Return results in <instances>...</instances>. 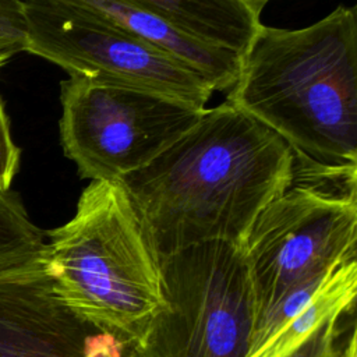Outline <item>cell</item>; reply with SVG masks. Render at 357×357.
I'll list each match as a JSON object with an SVG mask.
<instances>
[{
	"mask_svg": "<svg viewBox=\"0 0 357 357\" xmlns=\"http://www.w3.org/2000/svg\"><path fill=\"white\" fill-rule=\"evenodd\" d=\"M293 167L278 134L225 100L119 183L163 258L205 241L245 244L261 211L290 187Z\"/></svg>",
	"mask_w": 357,
	"mask_h": 357,
	"instance_id": "cell-1",
	"label": "cell"
},
{
	"mask_svg": "<svg viewBox=\"0 0 357 357\" xmlns=\"http://www.w3.org/2000/svg\"><path fill=\"white\" fill-rule=\"evenodd\" d=\"M226 102L296 155L357 166V14L339 6L296 29L259 25Z\"/></svg>",
	"mask_w": 357,
	"mask_h": 357,
	"instance_id": "cell-2",
	"label": "cell"
},
{
	"mask_svg": "<svg viewBox=\"0 0 357 357\" xmlns=\"http://www.w3.org/2000/svg\"><path fill=\"white\" fill-rule=\"evenodd\" d=\"M46 234L43 269L60 301L128 350L166 308L160 259L119 181L92 180Z\"/></svg>",
	"mask_w": 357,
	"mask_h": 357,
	"instance_id": "cell-3",
	"label": "cell"
},
{
	"mask_svg": "<svg viewBox=\"0 0 357 357\" xmlns=\"http://www.w3.org/2000/svg\"><path fill=\"white\" fill-rule=\"evenodd\" d=\"M356 243L357 166L294 153L290 187L261 211L244 244L255 317L294 283L354 259Z\"/></svg>",
	"mask_w": 357,
	"mask_h": 357,
	"instance_id": "cell-4",
	"label": "cell"
},
{
	"mask_svg": "<svg viewBox=\"0 0 357 357\" xmlns=\"http://www.w3.org/2000/svg\"><path fill=\"white\" fill-rule=\"evenodd\" d=\"M159 259L166 308L128 357H247L255 296L244 244L205 241Z\"/></svg>",
	"mask_w": 357,
	"mask_h": 357,
	"instance_id": "cell-5",
	"label": "cell"
},
{
	"mask_svg": "<svg viewBox=\"0 0 357 357\" xmlns=\"http://www.w3.org/2000/svg\"><path fill=\"white\" fill-rule=\"evenodd\" d=\"M60 144L81 178L119 181L149 165L204 110L146 89L68 77L60 85Z\"/></svg>",
	"mask_w": 357,
	"mask_h": 357,
	"instance_id": "cell-6",
	"label": "cell"
},
{
	"mask_svg": "<svg viewBox=\"0 0 357 357\" xmlns=\"http://www.w3.org/2000/svg\"><path fill=\"white\" fill-rule=\"evenodd\" d=\"M25 52L98 82L152 91L205 109L213 88L185 64L114 24L56 0H22Z\"/></svg>",
	"mask_w": 357,
	"mask_h": 357,
	"instance_id": "cell-7",
	"label": "cell"
},
{
	"mask_svg": "<svg viewBox=\"0 0 357 357\" xmlns=\"http://www.w3.org/2000/svg\"><path fill=\"white\" fill-rule=\"evenodd\" d=\"M124 350L60 301L43 262L0 275V357H123Z\"/></svg>",
	"mask_w": 357,
	"mask_h": 357,
	"instance_id": "cell-8",
	"label": "cell"
},
{
	"mask_svg": "<svg viewBox=\"0 0 357 357\" xmlns=\"http://www.w3.org/2000/svg\"><path fill=\"white\" fill-rule=\"evenodd\" d=\"M89 11L165 52L201 75L213 91H229L238 75L241 54L185 35L146 11L120 0H56Z\"/></svg>",
	"mask_w": 357,
	"mask_h": 357,
	"instance_id": "cell-9",
	"label": "cell"
},
{
	"mask_svg": "<svg viewBox=\"0 0 357 357\" xmlns=\"http://www.w3.org/2000/svg\"><path fill=\"white\" fill-rule=\"evenodd\" d=\"M201 42L243 54L262 8L247 0H120Z\"/></svg>",
	"mask_w": 357,
	"mask_h": 357,
	"instance_id": "cell-10",
	"label": "cell"
},
{
	"mask_svg": "<svg viewBox=\"0 0 357 357\" xmlns=\"http://www.w3.org/2000/svg\"><path fill=\"white\" fill-rule=\"evenodd\" d=\"M357 291L356 258L337 265L312 300L247 357H289L331 319L354 307Z\"/></svg>",
	"mask_w": 357,
	"mask_h": 357,
	"instance_id": "cell-11",
	"label": "cell"
},
{
	"mask_svg": "<svg viewBox=\"0 0 357 357\" xmlns=\"http://www.w3.org/2000/svg\"><path fill=\"white\" fill-rule=\"evenodd\" d=\"M46 234L29 218L20 197L0 192V275L42 264Z\"/></svg>",
	"mask_w": 357,
	"mask_h": 357,
	"instance_id": "cell-12",
	"label": "cell"
},
{
	"mask_svg": "<svg viewBox=\"0 0 357 357\" xmlns=\"http://www.w3.org/2000/svg\"><path fill=\"white\" fill-rule=\"evenodd\" d=\"M26 24L22 0H0V56L25 52Z\"/></svg>",
	"mask_w": 357,
	"mask_h": 357,
	"instance_id": "cell-13",
	"label": "cell"
},
{
	"mask_svg": "<svg viewBox=\"0 0 357 357\" xmlns=\"http://www.w3.org/2000/svg\"><path fill=\"white\" fill-rule=\"evenodd\" d=\"M21 151L15 145L10 131V121L0 98V192L10 191L11 183L20 167Z\"/></svg>",
	"mask_w": 357,
	"mask_h": 357,
	"instance_id": "cell-14",
	"label": "cell"
},
{
	"mask_svg": "<svg viewBox=\"0 0 357 357\" xmlns=\"http://www.w3.org/2000/svg\"><path fill=\"white\" fill-rule=\"evenodd\" d=\"M339 335V318H333L289 357H337L340 354Z\"/></svg>",
	"mask_w": 357,
	"mask_h": 357,
	"instance_id": "cell-15",
	"label": "cell"
},
{
	"mask_svg": "<svg viewBox=\"0 0 357 357\" xmlns=\"http://www.w3.org/2000/svg\"><path fill=\"white\" fill-rule=\"evenodd\" d=\"M356 346H357V343H356V329L353 326L344 346H342L340 357H356Z\"/></svg>",
	"mask_w": 357,
	"mask_h": 357,
	"instance_id": "cell-16",
	"label": "cell"
},
{
	"mask_svg": "<svg viewBox=\"0 0 357 357\" xmlns=\"http://www.w3.org/2000/svg\"><path fill=\"white\" fill-rule=\"evenodd\" d=\"M247 1H250V3L255 4V6H257V7H259V8H264V6H265L269 0H247Z\"/></svg>",
	"mask_w": 357,
	"mask_h": 357,
	"instance_id": "cell-17",
	"label": "cell"
},
{
	"mask_svg": "<svg viewBox=\"0 0 357 357\" xmlns=\"http://www.w3.org/2000/svg\"><path fill=\"white\" fill-rule=\"evenodd\" d=\"M8 60H10V59H8V57H4V56H0V68H1V67H3V66H4V64H6V63H7V61H8Z\"/></svg>",
	"mask_w": 357,
	"mask_h": 357,
	"instance_id": "cell-18",
	"label": "cell"
},
{
	"mask_svg": "<svg viewBox=\"0 0 357 357\" xmlns=\"http://www.w3.org/2000/svg\"><path fill=\"white\" fill-rule=\"evenodd\" d=\"M340 350H342V347H340ZM337 357H340V354H339V356H337Z\"/></svg>",
	"mask_w": 357,
	"mask_h": 357,
	"instance_id": "cell-19",
	"label": "cell"
}]
</instances>
